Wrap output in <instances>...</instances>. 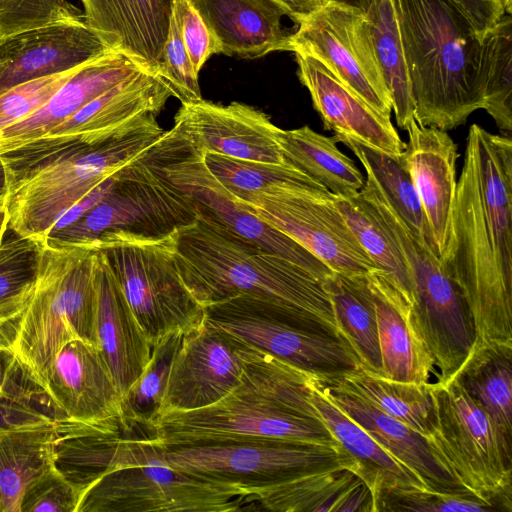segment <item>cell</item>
<instances>
[{
    "label": "cell",
    "instance_id": "cell-1",
    "mask_svg": "<svg viewBox=\"0 0 512 512\" xmlns=\"http://www.w3.org/2000/svg\"><path fill=\"white\" fill-rule=\"evenodd\" d=\"M470 311L473 347L512 345V141L473 124L440 258Z\"/></svg>",
    "mask_w": 512,
    "mask_h": 512
},
{
    "label": "cell",
    "instance_id": "cell-2",
    "mask_svg": "<svg viewBox=\"0 0 512 512\" xmlns=\"http://www.w3.org/2000/svg\"><path fill=\"white\" fill-rule=\"evenodd\" d=\"M311 382L312 374L258 351L221 400L160 414L137 438L155 446L264 438L339 444L312 403Z\"/></svg>",
    "mask_w": 512,
    "mask_h": 512
},
{
    "label": "cell",
    "instance_id": "cell-3",
    "mask_svg": "<svg viewBox=\"0 0 512 512\" xmlns=\"http://www.w3.org/2000/svg\"><path fill=\"white\" fill-rule=\"evenodd\" d=\"M180 277L204 308L238 295L306 315L340 337L323 280L197 211L176 233ZM342 339V338H341Z\"/></svg>",
    "mask_w": 512,
    "mask_h": 512
},
{
    "label": "cell",
    "instance_id": "cell-4",
    "mask_svg": "<svg viewBox=\"0 0 512 512\" xmlns=\"http://www.w3.org/2000/svg\"><path fill=\"white\" fill-rule=\"evenodd\" d=\"M414 119L447 131L484 108L482 40L448 0H393Z\"/></svg>",
    "mask_w": 512,
    "mask_h": 512
},
{
    "label": "cell",
    "instance_id": "cell-5",
    "mask_svg": "<svg viewBox=\"0 0 512 512\" xmlns=\"http://www.w3.org/2000/svg\"><path fill=\"white\" fill-rule=\"evenodd\" d=\"M96 250L44 241L32 297L14 323L11 351L45 387L59 350L81 339L97 345Z\"/></svg>",
    "mask_w": 512,
    "mask_h": 512
},
{
    "label": "cell",
    "instance_id": "cell-6",
    "mask_svg": "<svg viewBox=\"0 0 512 512\" xmlns=\"http://www.w3.org/2000/svg\"><path fill=\"white\" fill-rule=\"evenodd\" d=\"M164 133L156 116H151L122 136L70 150L3 181L8 230L45 241L70 207L146 152Z\"/></svg>",
    "mask_w": 512,
    "mask_h": 512
},
{
    "label": "cell",
    "instance_id": "cell-7",
    "mask_svg": "<svg viewBox=\"0 0 512 512\" xmlns=\"http://www.w3.org/2000/svg\"><path fill=\"white\" fill-rule=\"evenodd\" d=\"M137 455L207 480L241 489L247 496L300 474L333 467L358 469L340 444L264 438L155 446L127 437Z\"/></svg>",
    "mask_w": 512,
    "mask_h": 512
},
{
    "label": "cell",
    "instance_id": "cell-8",
    "mask_svg": "<svg viewBox=\"0 0 512 512\" xmlns=\"http://www.w3.org/2000/svg\"><path fill=\"white\" fill-rule=\"evenodd\" d=\"M159 140L117 171L112 187L95 206L76 222L50 233L45 241L89 246L109 236L160 239L193 223L195 203L161 170Z\"/></svg>",
    "mask_w": 512,
    "mask_h": 512
},
{
    "label": "cell",
    "instance_id": "cell-9",
    "mask_svg": "<svg viewBox=\"0 0 512 512\" xmlns=\"http://www.w3.org/2000/svg\"><path fill=\"white\" fill-rule=\"evenodd\" d=\"M433 421L428 442L463 488L512 511V440L455 379L429 383Z\"/></svg>",
    "mask_w": 512,
    "mask_h": 512
},
{
    "label": "cell",
    "instance_id": "cell-10",
    "mask_svg": "<svg viewBox=\"0 0 512 512\" xmlns=\"http://www.w3.org/2000/svg\"><path fill=\"white\" fill-rule=\"evenodd\" d=\"M370 204L406 260L412 282L414 321L433 357L438 381L447 382L475 342L465 299L440 258L410 230L387 199L377 194Z\"/></svg>",
    "mask_w": 512,
    "mask_h": 512
},
{
    "label": "cell",
    "instance_id": "cell-11",
    "mask_svg": "<svg viewBox=\"0 0 512 512\" xmlns=\"http://www.w3.org/2000/svg\"><path fill=\"white\" fill-rule=\"evenodd\" d=\"M176 233L160 239L109 236L89 245L104 257L151 346L170 332L190 331L205 318L180 277Z\"/></svg>",
    "mask_w": 512,
    "mask_h": 512
},
{
    "label": "cell",
    "instance_id": "cell-12",
    "mask_svg": "<svg viewBox=\"0 0 512 512\" xmlns=\"http://www.w3.org/2000/svg\"><path fill=\"white\" fill-rule=\"evenodd\" d=\"M205 319L254 349L321 377L360 368L349 345L320 322L247 295L204 307Z\"/></svg>",
    "mask_w": 512,
    "mask_h": 512
},
{
    "label": "cell",
    "instance_id": "cell-13",
    "mask_svg": "<svg viewBox=\"0 0 512 512\" xmlns=\"http://www.w3.org/2000/svg\"><path fill=\"white\" fill-rule=\"evenodd\" d=\"M247 494L141 457L126 436L118 465L81 495L76 512H237Z\"/></svg>",
    "mask_w": 512,
    "mask_h": 512
},
{
    "label": "cell",
    "instance_id": "cell-14",
    "mask_svg": "<svg viewBox=\"0 0 512 512\" xmlns=\"http://www.w3.org/2000/svg\"><path fill=\"white\" fill-rule=\"evenodd\" d=\"M172 92L143 72L108 89L43 136L0 156L3 181L57 156L122 136L162 110Z\"/></svg>",
    "mask_w": 512,
    "mask_h": 512
},
{
    "label": "cell",
    "instance_id": "cell-15",
    "mask_svg": "<svg viewBox=\"0 0 512 512\" xmlns=\"http://www.w3.org/2000/svg\"><path fill=\"white\" fill-rule=\"evenodd\" d=\"M292 52L309 54L381 115L390 118L392 99L373 42L370 20L361 10L318 0L307 12L293 15Z\"/></svg>",
    "mask_w": 512,
    "mask_h": 512
},
{
    "label": "cell",
    "instance_id": "cell-16",
    "mask_svg": "<svg viewBox=\"0 0 512 512\" xmlns=\"http://www.w3.org/2000/svg\"><path fill=\"white\" fill-rule=\"evenodd\" d=\"M239 201L331 271L360 275L377 270L330 192L308 186L280 185L251 193Z\"/></svg>",
    "mask_w": 512,
    "mask_h": 512
},
{
    "label": "cell",
    "instance_id": "cell-17",
    "mask_svg": "<svg viewBox=\"0 0 512 512\" xmlns=\"http://www.w3.org/2000/svg\"><path fill=\"white\" fill-rule=\"evenodd\" d=\"M161 170L166 179L189 196L198 212L324 279L331 271L304 247L257 217L211 174L196 150L174 127L158 143Z\"/></svg>",
    "mask_w": 512,
    "mask_h": 512
},
{
    "label": "cell",
    "instance_id": "cell-18",
    "mask_svg": "<svg viewBox=\"0 0 512 512\" xmlns=\"http://www.w3.org/2000/svg\"><path fill=\"white\" fill-rule=\"evenodd\" d=\"M257 353L204 318L183 335L158 415L200 409L221 400L239 384Z\"/></svg>",
    "mask_w": 512,
    "mask_h": 512
},
{
    "label": "cell",
    "instance_id": "cell-19",
    "mask_svg": "<svg viewBox=\"0 0 512 512\" xmlns=\"http://www.w3.org/2000/svg\"><path fill=\"white\" fill-rule=\"evenodd\" d=\"M174 128L201 153L265 163L286 162L278 141L280 128L265 113L247 104L220 105L204 99L182 103Z\"/></svg>",
    "mask_w": 512,
    "mask_h": 512
},
{
    "label": "cell",
    "instance_id": "cell-20",
    "mask_svg": "<svg viewBox=\"0 0 512 512\" xmlns=\"http://www.w3.org/2000/svg\"><path fill=\"white\" fill-rule=\"evenodd\" d=\"M112 51L84 19L0 37V94L30 80L75 70Z\"/></svg>",
    "mask_w": 512,
    "mask_h": 512
},
{
    "label": "cell",
    "instance_id": "cell-21",
    "mask_svg": "<svg viewBox=\"0 0 512 512\" xmlns=\"http://www.w3.org/2000/svg\"><path fill=\"white\" fill-rule=\"evenodd\" d=\"M294 54L299 80L334 138L347 137L393 156L402 155L406 143L390 118L373 109L321 61L306 53Z\"/></svg>",
    "mask_w": 512,
    "mask_h": 512
},
{
    "label": "cell",
    "instance_id": "cell-22",
    "mask_svg": "<svg viewBox=\"0 0 512 512\" xmlns=\"http://www.w3.org/2000/svg\"><path fill=\"white\" fill-rule=\"evenodd\" d=\"M45 389L66 418L122 424V397L97 346L74 339L50 364Z\"/></svg>",
    "mask_w": 512,
    "mask_h": 512
},
{
    "label": "cell",
    "instance_id": "cell-23",
    "mask_svg": "<svg viewBox=\"0 0 512 512\" xmlns=\"http://www.w3.org/2000/svg\"><path fill=\"white\" fill-rule=\"evenodd\" d=\"M406 131L408 142L401 155L408 170L439 258L446 249L456 197L458 148L450 135L439 128L412 119Z\"/></svg>",
    "mask_w": 512,
    "mask_h": 512
},
{
    "label": "cell",
    "instance_id": "cell-24",
    "mask_svg": "<svg viewBox=\"0 0 512 512\" xmlns=\"http://www.w3.org/2000/svg\"><path fill=\"white\" fill-rule=\"evenodd\" d=\"M85 23L114 51L159 73L175 0H80Z\"/></svg>",
    "mask_w": 512,
    "mask_h": 512
},
{
    "label": "cell",
    "instance_id": "cell-25",
    "mask_svg": "<svg viewBox=\"0 0 512 512\" xmlns=\"http://www.w3.org/2000/svg\"><path fill=\"white\" fill-rule=\"evenodd\" d=\"M95 250L97 345L123 398L147 366L152 346L104 257Z\"/></svg>",
    "mask_w": 512,
    "mask_h": 512
},
{
    "label": "cell",
    "instance_id": "cell-26",
    "mask_svg": "<svg viewBox=\"0 0 512 512\" xmlns=\"http://www.w3.org/2000/svg\"><path fill=\"white\" fill-rule=\"evenodd\" d=\"M213 34L220 54L246 59L290 51L282 25L289 11L276 0H189Z\"/></svg>",
    "mask_w": 512,
    "mask_h": 512
},
{
    "label": "cell",
    "instance_id": "cell-27",
    "mask_svg": "<svg viewBox=\"0 0 512 512\" xmlns=\"http://www.w3.org/2000/svg\"><path fill=\"white\" fill-rule=\"evenodd\" d=\"M317 387L360 425L387 453L428 488L461 490L433 452L428 439L329 378L313 375ZM467 490V489H466Z\"/></svg>",
    "mask_w": 512,
    "mask_h": 512
},
{
    "label": "cell",
    "instance_id": "cell-28",
    "mask_svg": "<svg viewBox=\"0 0 512 512\" xmlns=\"http://www.w3.org/2000/svg\"><path fill=\"white\" fill-rule=\"evenodd\" d=\"M143 72L117 51L78 67L38 111L0 132V156L43 136L108 89Z\"/></svg>",
    "mask_w": 512,
    "mask_h": 512
},
{
    "label": "cell",
    "instance_id": "cell-29",
    "mask_svg": "<svg viewBox=\"0 0 512 512\" xmlns=\"http://www.w3.org/2000/svg\"><path fill=\"white\" fill-rule=\"evenodd\" d=\"M374 302L382 376L428 384L437 375L433 357L414 321L412 306L379 270L366 273Z\"/></svg>",
    "mask_w": 512,
    "mask_h": 512
},
{
    "label": "cell",
    "instance_id": "cell-30",
    "mask_svg": "<svg viewBox=\"0 0 512 512\" xmlns=\"http://www.w3.org/2000/svg\"><path fill=\"white\" fill-rule=\"evenodd\" d=\"M245 511L374 512L358 469L333 466L300 474L245 498Z\"/></svg>",
    "mask_w": 512,
    "mask_h": 512
},
{
    "label": "cell",
    "instance_id": "cell-31",
    "mask_svg": "<svg viewBox=\"0 0 512 512\" xmlns=\"http://www.w3.org/2000/svg\"><path fill=\"white\" fill-rule=\"evenodd\" d=\"M55 426L53 466L81 497L98 478L118 465L124 442L122 424L65 418Z\"/></svg>",
    "mask_w": 512,
    "mask_h": 512
},
{
    "label": "cell",
    "instance_id": "cell-32",
    "mask_svg": "<svg viewBox=\"0 0 512 512\" xmlns=\"http://www.w3.org/2000/svg\"><path fill=\"white\" fill-rule=\"evenodd\" d=\"M311 400L334 439L356 460L360 475L371 489L373 499L385 487H426L417 475L387 453L360 425L333 403L317 387L313 375Z\"/></svg>",
    "mask_w": 512,
    "mask_h": 512
},
{
    "label": "cell",
    "instance_id": "cell-33",
    "mask_svg": "<svg viewBox=\"0 0 512 512\" xmlns=\"http://www.w3.org/2000/svg\"><path fill=\"white\" fill-rule=\"evenodd\" d=\"M365 275L332 272L324 278L323 287L340 337L352 349L361 368L382 376L375 306Z\"/></svg>",
    "mask_w": 512,
    "mask_h": 512
},
{
    "label": "cell",
    "instance_id": "cell-34",
    "mask_svg": "<svg viewBox=\"0 0 512 512\" xmlns=\"http://www.w3.org/2000/svg\"><path fill=\"white\" fill-rule=\"evenodd\" d=\"M55 425L0 429V512H20L26 489L53 466Z\"/></svg>",
    "mask_w": 512,
    "mask_h": 512
},
{
    "label": "cell",
    "instance_id": "cell-35",
    "mask_svg": "<svg viewBox=\"0 0 512 512\" xmlns=\"http://www.w3.org/2000/svg\"><path fill=\"white\" fill-rule=\"evenodd\" d=\"M278 141L286 162L323 186L335 197H352L365 179L355 162L342 153L334 137L324 136L309 126L280 129Z\"/></svg>",
    "mask_w": 512,
    "mask_h": 512
},
{
    "label": "cell",
    "instance_id": "cell-36",
    "mask_svg": "<svg viewBox=\"0 0 512 512\" xmlns=\"http://www.w3.org/2000/svg\"><path fill=\"white\" fill-rule=\"evenodd\" d=\"M452 379L512 440V345L473 347Z\"/></svg>",
    "mask_w": 512,
    "mask_h": 512
},
{
    "label": "cell",
    "instance_id": "cell-37",
    "mask_svg": "<svg viewBox=\"0 0 512 512\" xmlns=\"http://www.w3.org/2000/svg\"><path fill=\"white\" fill-rule=\"evenodd\" d=\"M326 378L362 397L377 409L401 421L426 438L430 435L433 401L429 383L417 384L391 380L361 367Z\"/></svg>",
    "mask_w": 512,
    "mask_h": 512
},
{
    "label": "cell",
    "instance_id": "cell-38",
    "mask_svg": "<svg viewBox=\"0 0 512 512\" xmlns=\"http://www.w3.org/2000/svg\"><path fill=\"white\" fill-rule=\"evenodd\" d=\"M334 139L346 145L354 153L366 174L373 178L387 201L410 230L438 256L430 226L401 156H393L347 137Z\"/></svg>",
    "mask_w": 512,
    "mask_h": 512
},
{
    "label": "cell",
    "instance_id": "cell-39",
    "mask_svg": "<svg viewBox=\"0 0 512 512\" xmlns=\"http://www.w3.org/2000/svg\"><path fill=\"white\" fill-rule=\"evenodd\" d=\"M66 416L11 350L0 351V429L58 422Z\"/></svg>",
    "mask_w": 512,
    "mask_h": 512
},
{
    "label": "cell",
    "instance_id": "cell-40",
    "mask_svg": "<svg viewBox=\"0 0 512 512\" xmlns=\"http://www.w3.org/2000/svg\"><path fill=\"white\" fill-rule=\"evenodd\" d=\"M335 204L376 269L412 306V282L406 260L368 202L358 193L352 197H335Z\"/></svg>",
    "mask_w": 512,
    "mask_h": 512
},
{
    "label": "cell",
    "instance_id": "cell-41",
    "mask_svg": "<svg viewBox=\"0 0 512 512\" xmlns=\"http://www.w3.org/2000/svg\"><path fill=\"white\" fill-rule=\"evenodd\" d=\"M183 335L182 331H173L152 345L147 366L122 398L124 434L143 437L149 423L159 414L171 365Z\"/></svg>",
    "mask_w": 512,
    "mask_h": 512
},
{
    "label": "cell",
    "instance_id": "cell-42",
    "mask_svg": "<svg viewBox=\"0 0 512 512\" xmlns=\"http://www.w3.org/2000/svg\"><path fill=\"white\" fill-rule=\"evenodd\" d=\"M376 54L392 99L397 125L406 130L414 119L408 68L393 0H380L368 13Z\"/></svg>",
    "mask_w": 512,
    "mask_h": 512
},
{
    "label": "cell",
    "instance_id": "cell-43",
    "mask_svg": "<svg viewBox=\"0 0 512 512\" xmlns=\"http://www.w3.org/2000/svg\"><path fill=\"white\" fill-rule=\"evenodd\" d=\"M480 79L484 110L503 133L512 130V16L505 14L482 40Z\"/></svg>",
    "mask_w": 512,
    "mask_h": 512
},
{
    "label": "cell",
    "instance_id": "cell-44",
    "mask_svg": "<svg viewBox=\"0 0 512 512\" xmlns=\"http://www.w3.org/2000/svg\"><path fill=\"white\" fill-rule=\"evenodd\" d=\"M13 235L0 243V324L14 323L28 305L44 243Z\"/></svg>",
    "mask_w": 512,
    "mask_h": 512
},
{
    "label": "cell",
    "instance_id": "cell-45",
    "mask_svg": "<svg viewBox=\"0 0 512 512\" xmlns=\"http://www.w3.org/2000/svg\"><path fill=\"white\" fill-rule=\"evenodd\" d=\"M203 160L211 174L238 200L251 193L280 185L326 190L288 162H256L213 153H203Z\"/></svg>",
    "mask_w": 512,
    "mask_h": 512
},
{
    "label": "cell",
    "instance_id": "cell-46",
    "mask_svg": "<svg viewBox=\"0 0 512 512\" xmlns=\"http://www.w3.org/2000/svg\"><path fill=\"white\" fill-rule=\"evenodd\" d=\"M499 512L466 489L435 490L426 487L381 488L374 498V512Z\"/></svg>",
    "mask_w": 512,
    "mask_h": 512
},
{
    "label": "cell",
    "instance_id": "cell-47",
    "mask_svg": "<svg viewBox=\"0 0 512 512\" xmlns=\"http://www.w3.org/2000/svg\"><path fill=\"white\" fill-rule=\"evenodd\" d=\"M84 19L67 0H0V37L47 24Z\"/></svg>",
    "mask_w": 512,
    "mask_h": 512
},
{
    "label": "cell",
    "instance_id": "cell-48",
    "mask_svg": "<svg viewBox=\"0 0 512 512\" xmlns=\"http://www.w3.org/2000/svg\"><path fill=\"white\" fill-rule=\"evenodd\" d=\"M75 70L30 80L0 94V132L38 111Z\"/></svg>",
    "mask_w": 512,
    "mask_h": 512
},
{
    "label": "cell",
    "instance_id": "cell-49",
    "mask_svg": "<svg viewBox=\"0 0 512 512\" xmlns=\"http://www.w3.org/2000/svg\"><path fill=\"white\" fill-rule=\"evenodd\" d=\"M158 76L169 87L172 96L179 99L181 103H191L203 99L198 73L184 47L174 15L171 18Z\"/></svg>",
    "mask_w": 512,
    "mask_h": 512
},
{
    "label": "cell",
    "instance_id": "cell-50",
    "mask_svg": "<svg viewBox=\"0 0 512 512\" xmlns=\"http://www.w3.org/2000/svg\"><path fill=\"white\" fill-rule=\"evenodd\" d=\"M80 496L54 466L24 492L20 512H76Z\"/></svg>",
    "mask_w": 512,
    "mask_h": 512
},
{
    "label": "cell",
    "instance_id": "cell-51",
    "mask_svg": "<svg viewBox=\"0 0 512 512\" xmlns=\"http://www.w3.org/2000/svg\"><path fill=\"white\" fill-rule=\"evenodd\" d=\"M173 15L189 59L199 74L206 61L219 54L217 42L189 0H175Z\"/></svg>",
    "mask_w": 512,
    "mask_h": 512
},
{
    "label": "cell",
    "instance_id": "cell-52",
    "mask_svg": "<svg viewBox=\"0 0 512 512\" xmlns=\"http://www.w3.org/2000/svg\"><path fill=\"white\" fill-rule=\"evenodd\" d=\"M483 39L506 13L496 0H448Z\"/></svg>",
    "mask_w": 512,
    "mask_h": 512
},
{
    "label": "cell",
    "instance_id": "cell-53",
    "mask_svg": "<svg viewBox=\"0 0 512 512\" xmlns=\"http://www.w3.org/2000/svg\"><path fill=\"white\" fill-rule=\"evenodd\" d=\"M117 173V172H116ZM115 173V174H116ZM115 174L100 183L80 201L70 207L53 225L50 233L56 232L76 222L93 206H95L110 190L115 180ZM49 233V234H50Z\"/></svg>",
    "mask_w": 512,
    "mask_h": 512
},
{
    "label": "cell",
    "instance_id": "cell-54",
    "mask_svg": "<svg viewBox=\"0 0 512 512\" xmlns=\"http://www.w3.org/2000/svg\"><path fill=\"white\" fill-rule=\"evenodd\" d=\"M282 4L290 13L289 17L293 15L304 13L312 9L318 0H276Z\"/></svg>",
    "mask_w": 512,
    "mask_h": 512
},
{
    "label": "cell",
    "instance_id": "cell-55",
    "mask_svg": "<svg viewBox=\"0 0 512 512\" xmlns=\"http://www.w3.org/2000/svg\"><path fill=\"white\" fill-rule=\"evenodd\" d=\"M14 323L0 324V351L11 350Z\"/></svg>",
    "mask_w": 512,
    "mask_h": 512
},
{
    "label": "cell",
    "instance_id": "cell-56",
    "mask_svg": "<svg viewBox=\"0 0 512 512\" xmlns=\"http://www.w3.org/2000/svg\"><path fill=\"white\" fill-rule=\"evenodd\" d=\"M361 10L367 14L380 0H330Z\"/></svg>",
    "mask_w": 512,
    "mask_h": 512
},
{
    "label": "cell",
    "instance_id": "cell-57",
    "mask_svg": "<svg viewBox=\"0 0 512 512\" xmlns=\"http://www.w3.org/2000/svg\"><path fill=\"white\" fill-rule=\"evenodd\" d=\"M9 227L8 211L5 205L3 192L0 193V243L4 240Z\"/></svg>",
    "mask_w": 512,
    "mask_h": 512
},
{
    "label": "cell",
    "instance_id": "cell-58",
    "mask_svg": "<svg viewBox=\"0 0 512 512\" xmlns=\"http://www.w3.org/2000/svg\"><path fill=\"white\" fill-rule=\"evenodd\" d=\"M506 14H512V0H496Z\"/></svg>",
    "mask_w": 512,
    "mask_h": 512
}]
</instances>
